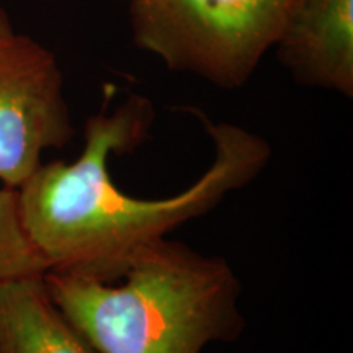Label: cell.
Returning a JSON list of instances; mask_svg holds the SVG:
<instances>
[{"label": "cell", "mask_w": 353, "mask_h": 353, "mask_svg": "<svg viewBox=\"0 0 353 353\" xmlns=\"http://www.w3.org/2000/svg\"><path fill=\"white\" fill-rule=\"evenodd\" d=\"M0 353H99L52 301L43 275L0 283Z\"/></svg>", "instance_id": "cell-6"}, {"label": "cell", "mask_w": 353, "mask_h": 353, "mask_svg": "<svg viewBox=\"0 0 353 353\" xmlns=\"http://www.w3.org/2000/svg\"><path fill=\"white\" fill-rule=\"evenodd\" d=\"M187 112L210 136L213 161L175 195L136 198L113 182L112 157L136 151L156 118L152 101L138 94L113 110L105 103L88 118L77 159L43 162L17 188L25 231L48 270L118 280L144 250L218 208L270 164L272 148L260 134L234 123L211 121L201 110Z\"/></svg>", "instance_id": "cell-1"}, {"label": "cell", "mask_w": 353, "mask_h": 353, "mask_svg": "<svg viewBox=\"0 0 353 353\" xmlns=\"http://www.w3.org/2000/svg\"><path fill=\"white\" fill-rule=\"evenodd\" d=\"M298 83L353 95V0H303L275 44Z\"/></svg>", "instance_id": "cell-5"}, {"label": "cell", "mask_w": 353, "mask_h": 353, "mask_svg": "<svg viewBox=\"0 0 353 353\" xmlns=\"http://www.w3.org/2000/svg\"><path fill=\"white\" fill-rule=\"evenodd\" d=\"M52 301L99 353H201L244 334L242 283L226 259L162 239L114 281L48 270Z\"/></svg>", "instance_id": "cell-2"}, {"label": "cell", "mask_w": 353, "mask_h": 353, "mask_svg": "<svg viewBox=\"0 0 353 353\" xmlns=\"http://www.w3.org/2000/svg\"><path fill=\"white\" fill-rule=\"evenodd\" d=\"M303 0H131L132 41L167 69L241 88Z\"/></svg>", "instance_id": "cell-3"}, {"label": "cell", "mask_w": 353, "mask_h": 353, "mask_svg": "<svg viewBox=\"0 0 353 353\" xmlns=\"http://www.w3.org/2000/svg\"><path fill=\"white\" fill-rule=\"evenodd\" d=\"M46 272V262L25 231L19 192L0 182V283Z\"/></svg>", "instance_id": "cell-7"}, {"label": "cell", "mask_w": 353, "mask_h": 353, "mask_svg": "<svg viewBox=\"0 0 353 353\" xmlns=\"http://www.w3.org/2000/svg\"><path fill=\"white\" fill-rule=\"evenodd\" d=\"M74 134L56 56L15 32L0 8V182L20 188L44 152L65 148Z\"/></svg>", "instance_id": "cell-4"}]
</instances>
